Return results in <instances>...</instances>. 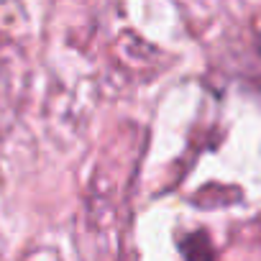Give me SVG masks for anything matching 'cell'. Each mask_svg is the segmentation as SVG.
I'll return each instance as SVG.
<instances>
[{
  "label": "cell",
  "instance_id": "cell-1",
  "mask_svg": "<svg viewBox=\"0 0 261 261\" xmlns=\"http://www.w3.org/2000/svg\"><path fill=\"white\" fill-rule=\"evenodd\" d=\"M179 253L185 261H215V246L205 228L190 230L179 241Z\"/></svg>",
  "mask_w": 261,
  "mask_h": 261
},
{
  "label": "cell",
  "instance_id": "cell-2",
  "mask_svg": "<svg viewBox=\"0 0 261 261\" xmlns=\"http://www.w3.org/2000/svg\"><path fill=\"white\" fill-rule=\"evenodd\" d=\"M256 51H258V57H261V34H258V39H256Z\"/></svg>",
  "mask_w": 261,
  "mask_h": 261
}]
</instances>
